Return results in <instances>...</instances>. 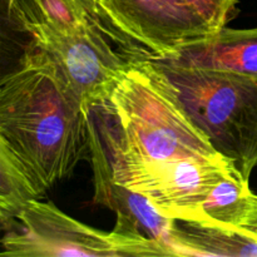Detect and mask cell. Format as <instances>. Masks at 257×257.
Instances as JSON below:
<instances>
[{
    "label": "cell",
    "instance_id": "1",
    "mask_svg": "<svg viewBox=\"0 0 257 257\" xmlns=\"http://www.w3.org/2000/svg\"><path fill=\"white\" fill-rule=\"evenodd\" d=\"M90 113L38 48L0 87V132L42 196L88 157Z\"/></svg>",
    "mask_w": 257,
    "mask_h": 257
},
{
    "label": "cell",
    "instance_id": "2",
    "mask_svg": "<svg viewBox=\"0 0 257 257\" xmlns=\"http://www.w3.org/2000/svg\"><path fill=\"white\" fill-rule=\"evenodd\" d=\"M98 112L112 172L182 158L221 156L193 123L167 75L152 57L128 62Z\"/></svg>",
    "mask_w": 257,
    "mask_h": 257
},
{
    "label": "cell",
    "instance_id": "3",
    "mask_svg": "<svg viewBox=\"0 0 257 257\" xmlns=\"http://www.w3.org/2000/svg\"><path fill=\"white\" fill-rule=\"evenodd\" d=\"M191 119L245 180L257 167V79L153 58Z\"/></svg>",
    "mask_w": 257,
    "mask_h": 257
},
{
    "label": "cell",
    "instance_id": "4",
    "mask_svg": "<svg viewBox=\"0 0 257 257\" xmlns=\"http://www.w3.org/2000/svg\"><path fill=\"white\" fill-rule=\"evenodd\" d=\"M0 256L17 257H141L171 256L132 221L117 216L112 231L90 227L50 201L28 202L0 240Z\"/></svg>",
    "mask_w": 257,
    "mask_h": 257
},
{
    "label": "cell",
    "instance_id": "5",
    "mask_svg": "<svg viewBox=\"0 0 257 257\" xmlns=\"http://www.w3.org/2000/svg\"><path fill=\"white\" fill-rule=\"evenodd\" d=\"M29 28L35 47L49 58L84 109L92 112L100 107L131 60L110 45L108 35L113 32L103 28Z\"/></svg>",
    "mask_w": 257,
    "mask_h": 257
},
{
    "label": "cell",
    "instance_id": "6",
    "mask_svg": "<svg viewBox=\"0 0 257 257\" xmlns=\"http://www.w3.org/2000/svg\"><path fill=\"white\" fill-rule=\"evenodd\" d=\"M235 171L238 170L231 161L216 156L182 158L112 173L114 181L147 197L165 217L193 221L211 191Z\"/></svg>",
    "mask_w": 257,
    "mask_h": 257
},
{
    "label": "cell",
    "instance_id": "7",
    "mask_svg": "<svg viewBox=\"0 0 257 257\" xmlns=\"http://www.w3.org/2000/svg\"><path fill=\"white\" fill-rule=\"evenodd\" d=\"M100 17L115 32L138 43L150 57L166 59L211 35L183 0H97Z\"/></svg>",
    "mask_w": 257,
    "mask_h": 257
},
{
    "label": "cell",
    "instance_id": "8",
    "mask_svg": "<svg viewBox=\"0 0 257 257\" xmlns=\"http://www.w3.org/2000/svg\"><path fill=\"white\" fill-rule=\"evenodd\" d=\"M88 133V157L93 171L94 202L132 221L145 235L167 248L171 256H177L172 238L175 220L161 215L147 197L124 187L113 178L108 151L99 128L93 120V112L90 113Z\"/></svg>",
    "mask_w": 257,
    "mask_h": 257
},
{
    "label": "cell",
    "instance_id": "9",
    "mask_svg": "<svg viewBox=\"0 0 257 257\" xmlns=\"http://www.w3.org/2000/svg\"><path fill=\"white\" fill-rule=\"evenodd\" d=\"M166 59L178 64L242 73L257 79V28L225 27Z\"/></svg>",
    "mask_w": 257,
    "mask_h": 257
},
{
    "label": "cell",
    "instance_id": "10",
    "mask_svg": "<svg viewBox=\"0 0 257 257\" xmlns=\"http://www.w3.org/2000/svg\"><path fill=\"white\" fill-rule=\"evenodd\" d=\"M172 238L177 256L257 257V237L238 227L175 221Z\"/></svg>",
    "mask_w": 257,
    "mask_h": 257
},
{
    "label": "cell",
    "instance_id": "11",
    "mask_svg": "<svg viewBox=\"0 0 257 257\" xmlns=\"http://www.w3.org/2000/svg\"><path fill=\"white\" fill-rule=\"evenodd\" d=\"M257 202L250 181L238 171L221 181L196 213L195 222L238 227Z\"/></svg>",
    "mask_w": 257,
    "mask_h": 257
},
{
    "label": "cell",
    "instance_id": "12",
    "mask_svg": "<svg viewBox=\"0 0 257 257\" xmlns=\"http://www.w3.org/2000/svg\"><path fill=\"white\" fill-rule=\"evenodd\" d=\"M35 48L19 0H0V87L24 68Z\"/></svg>",
    "mask_w": 257,
    "mask_h": 257
},
{
    "label": "cell",
    "instance_id": "13",
    "mask_svg": "<svg viewBox=\"0 0 257 257\" xmlns=\"http://www.w3.org/2000/svg\"><path fill=\"white\" fill-rule=\"evenodd\" d=\"M29 27L44 25L60 29L103 28L115 32L88 0H19Z\"/></svg>",
    "mask_w": 257,
    "mask_h": 257
},
{
    "label": "cell",
    "instance_id": "14",
    "mask_svg": "<svg viewBox=\"0 0 257 257\" xmlns=\"http://www.w3.org/2000/svg\"><path fill=\"white\" fill-rule=\"evenodd\" d=\"M42 195L0 132V227L7 228L28 202Z\"/></svg>",
    "mask_w": 257,
    "mask_h": 257
},
{
    "label": "cell",
    "instance_id": "15",
    "mask_svg": "<svg viewBox=\"0 0 257 257\" xmlns=\"http://www.w3.org/2000/svg\"><path fill=\"white\" fill-rule=\"evenodd\" d=\"M210 29L211 34L225 28L238 13L240 0H183Z\"/></svg>",
    "mask_w": 257,
    "mask_h": 257
},
{
    "label": "cell",
    "instance_id": "16",
    "mask_svg": "<svg viewBox=\"0 0 257 257\" xmlns=\"http://www.w3.org/2000/svg\"><path fill=\"white\" fill-rule=\"evenodd\" d=\"M238 228L247 231V232L252 233V235H255L257 237V202L253 206L252 210L250 211V213L246 216L243 222L238 226Z\"/></svg>",
    "mask_w": 257,
    "mask_h": 257
},
{
    "label": "cell",
    "instance_id": "17",
    "mask_svg": "<svg viewBox=\"0 0 257 257\" xmlns=\"http://www.w3.org/2000/svg\"><path fill=\"white\" fill-rule=\"evenodd\" d=\"M88 2H89L90 4L94 5V7H97V0H88ZM97 9H98V8H97Z\"/></svg>",
    "mask_w": 257,
    "mask_h": 257
}]
</instances>
